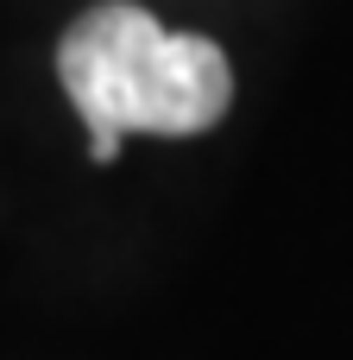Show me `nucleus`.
I'll return each instance as SVG.
<instances>
[{
    "instance_id": "obj_1",
    "label": "nucleus",
    "mask_w": 353,
    "mask_h": 360,
    "mask_svg": "<svg viewBox=\"0 0 353 360\" xmlns=\"http://www.w3.org/2000/svg\"><path fill=\"white\" fill-rule=\"evenodd\" d=\"M57 76L88 127L95 165H114L126 133H208L234 101L221 44L202 32H171L133 0L88 6L57 44Z\"/></svg>"
}]
</instances>
